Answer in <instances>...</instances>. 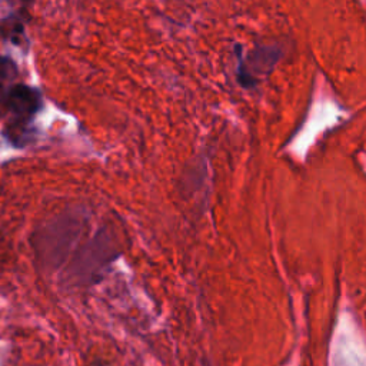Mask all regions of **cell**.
<instances>
[{"mask_svg": "<svg viewBox=\"0 0 366 366\" xmlns=\"http://www.w3.org/2000/svg\"><path fill=\"white\" fill-rule=\"evenodd\" d=\"M3 104L16 120L28 122L40 110L43 100L40 92L36 88L16 85L6 92Z\"/></svg>", "mask_w": 366, "mask_h": 366, "instance_id": "obj_1", "label": "cell"}, {"mask_svg": "<svg viewBox=\"0 0 366 366\" xmlns=\"http://www.w3.org/2000/svg\"><path fill=\"white\" fill-rule=\"evenodd\" d=\"M0 33L4 39L10 40L12 43L23 46V42L26 40L25 37V26L17 17H10L1 22L0 25Z\"/></svg>", "mask_w": 366, "mask_h": 366, "instance_id": "obj_2", "label": "cell"}, {"mask_svg": "<svg viewBox=\"0 0 366 366\" xmlns=\"http://www.w3.org/2000/svg\"><path fill=\"white\" fill-rule=\"evenodd\" d=\"M16 77H17V66L15 62L12 59L0 56V92H3Z\"/></svg>", "mask_w": 366, "mask_h": 366, "instance_id": "obj_3", "label": "cell"}]
</instances>
